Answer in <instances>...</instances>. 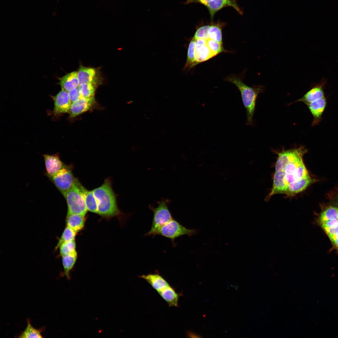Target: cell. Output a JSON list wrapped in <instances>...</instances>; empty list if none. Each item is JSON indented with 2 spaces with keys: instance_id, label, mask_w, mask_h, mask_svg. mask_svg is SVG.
Here are the masks:
<instances>
[{
  "instance_id": "obj_33",
  "label": "cell",
  "mask_w": 338,
  "mask_h": 338,
  "mask_svg": "<svg viewBox=\"0 0 338 338\" xmlns=\"http://www.w3.org/2000/svg\"><path fill=\"white\" fill-rule=\"evenodd\" d=\"M68 93L72 103L77 101L82 97L78 87L68 92Z\"/></svg>"
},
{
  "instance_id": "obj_26",
  "label": "cell",
  "mask_w": 338,
  "mask_h": 338,
  "mask_svg": "<svg viewBox=\"0 0 338 338\" xmlns=\"http://www.w3.org/2000/svg\"><path fill=\"white\" fill-rule=\"evenodd\" d=\"M27 326L24 330L18 336L19 338H42L41 332L42 329H37L31 325L30 321L27 320Z\"/></svg>"
},
{
  "instance_id": "obj_4",
  "label": "cell",
  "mask_w": 338,
  "mask_h": 338,
  "mask_svg": "<svg viewBox=\"0 0 338 338\" xmlns=\"http://www.w3.org/2000/svg\"><path fill=\"white\" fill-rule=\"evenodd\" d=\"M170 202V199L162 198L157 202L158 205L156 207L149 205L153 213V218L151 229L146 236H155L156 233L160 228L173 219L168 208Z\"/></svg>"
},
{
  "instance_id": "obj_31",
  "label": "cell",
  "mask_w": 338,
  "mask_h": 338,
  "mask_svg": "<svg viewBox=\"0 0 338 338\" xmlns=\"http://www.w3.org/2000/svg\"><path fill=\"white\" fill-rule=\"evenodd\" d=\"M207 41L209 48L215 56L221 53L226 51L223 47V44L209 38Z\"/></svg>"
},
{
  "instance_id": "obj_27",
  "label": "cell",
  "mask_w": 338,
  "mask_h": 338,
  "mask_svg": "<svg viewBox=\"0 0 338 338\" xmlns=\"http://www.w3.org/2000/svg\"><path fill=\"white\" fill-rule=\"evenodd\" d=\"M76 233L73 230L66 226L55 247V250L59 248L62 243L75 240Z\"/></svg>"
},
{
  "instance_id": "obj_24",
  "label": "cell",
  "mask_w": 338,
  "mask_h": 338,
  "mask_svg": "<svg viewBox=\"0 0 338 338\" xmlns=\"http://www.w3.org/2000/svg\"><path fill=\"white\" fill-rule=\"evenodd\" d=\"M196 40L193 37L189 43L187 53V59L184 69H190L196 65L195 47Z\"/></svg>"
},
{
  "instance_id": "obj_30",
  "label": "cell",
  "mask_w": 338,
  "mask_h": 338,
  "mask_svg": "<svg viewBox=\"0 0 338 338\" xmlns=\"http://www.w3.org/2000/svg\"><path fill=\"white\" fill-rule=\"evenodd\" d=\"M338 214V208L330 207L321 214V222L332 219H337Z\"/></svg>"
},
{
  "instance_id": "obj_14",
  "label": "cell",
  "mask_w": 338,
  "mask_h": 338,
  "mask_svg": "<svg viewBox=\"0 0 338 338\" xmlns=\"http://www.w3.org/2000/svg\"><path fill=\"white\" fill-rule=\"evenodd\" d=\"M77 72L79 84L91 83L98 85L99 83L98 70L96 69L80 65Z\"/></svg>"
},
{
  "instance_id": "obj_19",
  "label": "cell",
  "mask_w": 338,
  "mask_h": 338,
  "mask_svg": "<svg viewBox=\"0 0 338 338\" xmlns=\"http://www.w3.org/2000/svg\"><path fill=\"white\" fill-rule=\"evenodd\" d=\"M85 216L78 214L67 213L66 219V226L77 233L84 228L85 221Z\"/></svg>"
},
{
  "instance_id": "obj_2",
  "label": "cell",
  "mask_w": 338,
  "mask_h": 338,
  "mask_svg": "<svg viewBox=\"0 0 338 338\" xmlns=\"http://www.w3.org/2000/svg\"><path fill=\"white\" fill-rule=\"evenodd\" d=\"M226 80L234 84L240 91L242 100L246 109L247 114V125H251L254 113L256 100L259 94L264 90V87L261 85L250 87L245 84L242 80L235 75H230Z\"/></svg>"
},
{
  "instance_id": "obj_18",
  "label": "cell",
  "mask_w": 338,
  "mask_h": 338,
  "mask_svg": "<svg viewBox=\"0 0 338 338\" xmlns=\"http://www.w3.org/2000/svg\"><path fill=\"white\" fill-rule=\"evenodd\" d=\"M140 277L147 281L158 292L170 285L166 280L158 273L142 275Z\"/></svg>"
},
{
  "instance_id": "obj_23",
  "label": "cell",
  "mask_w": 338,
  "mask_h": 338,
  "mask_svg": "<svg viewBox=\"0 0 338 338\" xmlns=\"http://www.w3.org/2000/svg\"><path fill=\"white\" fill-rule=\"evenodd\" d=\"M223 25L222 23L209 24L208 29V38L223 44L222 28Z\"/></svg>"
},
{
  "instance_id": "obj_12",
  "label": "cell",
  "mask_w": 338,
  "mask_h": 338,
  "mask_svg": "<svg viewBox=\"0 0 338 338\" xmlns=\"http://www.w3.org/2000/svg\"><path fill=\"white\" fill-rule=\"evenodd\" d=\"M54 101V113L60 114L68 112L72 103L68 92L62 90L53 97Z\"/></svg>"
},
{
  "instance_id": "obj_15",
  "label": "cell",
  "mask_w": 338,
  "mask_h": 338,
  "mask_svg": "<svg viewBox=\"0 0 338 338\" xmlns=\"http://www.w3.org/2000/svg\"><path fill=\"white\" fill-rule=\"evenodd\" d=\"M326 104V100L324 97L306 105L313 117L312 126L318 125L320 122Z\"/></svg>"
},
{
  "instance_id": "obj_13",
  "label": "cell",
  "mask_w": 338,
  "mask_h": 338,
  "mask_svg": "<svg viewBox=\"0 0 338 338\" xmlns=\"http://www.w3.org/2000/svg\"><path fill=\"white\" fill-rule=\"evenodd\" d=\"M196 40V65L215 56L208 46L207 39H198Z\"/></svg>"
},
{
  "instance_id": "obj_8",
  "label": "cell",
  "mask_w": 338,
  "mask_h": 338,
  "mask_svg": "<svg viewBox=\"0 0 338 338\" xmlns=\"http://www.w3.org/2000/svg\"><path fill=\"white\" fill-rule=\"evenodd\" d=\"M95 103L94 96L88 98L82 97L72 103L68 113L71 117H75L90 110Z\"/></svg>"
},
{
  "instance_id": "obj_25",
  "label": "cell",
  "mask_w": 338,
  "mask_h": 338,
  "mask_svg": "<svg viewBox=\"0 0 338 338\" xmlns=\"http://www.w3.org/2000/svg\"><path fill=\"white\" fill-rule=\"evenodd\" d=\"M84 198L87 210L97 214L98 204L93 190H87L85 194Z\"/></svg>"
},
{
  "instance_id": "obj_21",
  "label": "cell",
  "mask_w": 338,
  "mask_h": 338,
  "mask_svg": "<svg viewBox=\"0 0 338 338\" xmlns=\"http://www.w3.org/2000/svg\"><path fill=\"white\" fill-rule=\"evenodd\" d=\"M158 292L169 306H177L179 295L170 285Z\"/></svg>"
},
{
  "instance_id": "obj_7",
  "label": "cell",
  "mask_w": 338,
  "mask_h": 338,
  "mask_svg": "<svg viewBox=\"0 0 338 338\" xmlns=\"http://www.w3.org/2000/svg\"><path fill=\"white\" fill-rule=\"evenodd\" d=\"M307 150L302 146L299 147L277 152L278 158L275 165V172L283 171L286 165L292 160L303 156Z\"/></svg>"
},
{
  "instance_id": "obj_38",
  "label": "cell",
  "mask_w": 338,
  "mask_h": 338,
  "mask_svg": "<svg viewBox=\"0 0 338 338\" xmlns=\"http://www.w3.org/2000/svg\"></svg>"
},
{
  "instance_id": "obj_17",
  "label": "cell",
  "mask_w": 338,
  "mask_h": 338,
  "mask_svg": "<svg viewBox=\"0 0 338 338\" xmlns=\"http://www.w3.org/2000/svg\"><path fill=\"white\" fill-rule=\"evenodd\" d=\"M59 80L62 90L67 92L78 88L79 85L77 71L68 73L59 78Z\"/></svg>"
},
{
  "instance_id": "obj_6",
  "label": "cell",
  "mask_w": 338,
  "mask_h": 338,
  "mask_svg": "<svg viewBox=\"0 0 338 338\" xmlns=\"http://www.w3.org/2000/svg\"><path fill=\"white\" fill-rule=\"evenodd\" d=\"M70 168L65 165L57 174L50 178L63 196L72 187L77 179L74 177Z\"/></svg>"
},
{
  "instance_id": "obj_34",
  "label": "cell",
  "mask_w": 338,
  "mask_h": 338,
  "mask_svg": "<svg viewBox=\"0 0 338 338\" xmlns=\"http://www.w3.org/2000/svg\"><path fill=\"white\" fill-rule=\"evenodd\" d=\"M323 229L326 228H334L338 226V220L337 219L327 220L321 222Z\"/></svg>"
},
{
  "instance_id": "obj_10",
  "label": "cell",
  "mask_w": 338,
  "mask_h": 338,
  "mask_svg": "<svg viewBox=\"0 0 338 338\" xmlns=\"http://www.w3.org/2000/svg\"><path fill=\"white\" fill-rule=\"evenodd\" d=\"M289 183L285 179V173L284 171L275 172L274 174L273 187L269 194L266 198L269 200L273 195L279 194H285Z\"/></svg>"
},
{
  "instance_id": "obj_1",
  "label": "cell",
  "mask_w": 338,
  "mask_h": 338,
  "mask_svg": "<svg viewBox=\"0 0 338 338\" xmlns=\"http://www.w3.org/2000/svg\"><path fill=\"white\" fill-rule=\"evenodd\" d=\"M111 184L110 179L107 178L101 186L93 190L98 204L97 214L106 218L122 214L118 207Z\"/></svg>"
},
{
  "instance_id": "obj_5",
  "label": "cell",
  "mask_w": 338,
  "mask_h": 338,
  "mask_svg": "<svg viewBox=\"0 0 338 338\" xmlns=\"http://www.w3.org/2000/svg\"><path fill=\"white\" fill-rule=\"evenodd\" d=\"M197 233L195 229H189L174 219L160 228L156 233L155 236L160 235L170 239L173 245L176 238L185 235L189 236Z\"/></svg>"
},
{
  "instance_id": "obj_35",
  "label": "cell",
  "mask_w": 338,
  "mask_h": 338,
  "mask_svg": "<svg viewBox=\"0 0 338 338\" xmlns=\"http://www.w3.org/2000/svg\"><path fill=\"white\" fill-rule=\"evenodd\" d=\"M323 229L328 235H333L338 233V226L334 228H326Z\"/></svg>"
},
{
  "instance_id": "obj_29",
  "label": "cell",
  "mask_w": 338,
  "mask_h": 338,
  "mask_svg": "<svg viewBox=\"0 0 338 338\" xmlns=\"http://www.w3.org/2000/svg\"><path fill=\"white\" fill-rule=\"evenodd\" d=\"M60 255L62 257L66 255L76 251V243L75 240L62 243L59 248Z\"/></svg>"
},
{
  "instance_id": "obj_16",
  "label": "cell",
  "mask_w": 338,
  "mask_h": 338,
  "mask_svg": "<svg viewBox=\"0 0 338 338\" xmlns=\"http://www.w3.org/2000/svg\"><path fill=\"white\" fill-rule=\"evenodd\" d=\"M314 181L309 174L300 180L289 183L284 194L288 197L295 195L306 189Z\"/></svg>"
},
{
  "instance_id": "obj_36",
  "label": "cell",
  "mask_w": 338,
  "mask_h": 338,
  "mask_svg": "<svg viewBox=\"0 0 338 338\" xmlns=\"http://www.w3.org/2000/svg\"><path fill=\"white\" fill-rule=\"evenodd\" d=\"M330 240L332 241V242H333L334 244L335 245V246L336 247L338 248V239L336 238H334V239H331V240Z\"/></svg>"
},
{
  "instance_id": "obj_22",
  "label": "cell",
  "mask_w": 338,
  "mask_h": 338,
  "mask_svg": "<svg viewBox=\"0 0 338 338\" xmlns=\"http://www.w3.org/2000/svg\"><path fill=\"white\" fill-rule=\"evenodd\" d=\"M62 257L64 270L63 275L65 276L68 280H70L71 279L70 272L76 263L77 258V252L76 251L72 253Z\"/></svg>"
},
{
  "instance_id": "obj_32",
  "label": "cell",
  "mask_w": 338,
  "mask_h": 338,
  "mask_svg": "<svg viewBox=\"0 0 338 338\" xmlns=\"http://www.w3.org/2000/svg\"><path fill=\"white\" fill-rule=\"evenodd\" d=\"M209 25H203L199 27L196 31L193 37L196 39L208 38V29Z\"/></svg>"
},
{
  "instance_id": "obj_28",
  "label": "cell",
  "mask_w": 338,
  "mask_h": 338,
  "mask_svg": "<svg viewBox=\"0 0 338 338\" xmlns=\"http://www.w3.org/2000/svg\"><path fill=\"white\" fill-rule=\"evenodd\" d=\"M97 85L91 83L79 84L78 88L82 97L85 98L94 96Z\"/></svg>"
},
{
  "instance_id": "obj_11",
  "label": "cell",
  "mask_w": 338,
  "mask_h": 338,
  "mask_svg": "<svg viewBox=\"0 0 338 338\" xmlns=\"http://www.w3.org/2000/svg\"><path fill=\"white\" fill-rule=\"evenodd\" d=\"M43 156L46 174L50 178L55 175L65 166L58 155L44 154Z\"/></svg>"
},
{
  "instance_id": "obj_3",
  "label": "cell",
  "mask_w": 338,
  "mask_h": 338,
  "mask_svg": "<svg viewBox=\"0 0 338 338\" xmlns=\"http://www.w3.org/2000/svg\"><path fill=\"white\" fill-rule=\"evenodd\" d=\"M86 190L77 178L73 186L63 196L67 204V213L85 216L88 210L84 198Z\"/></svg>"
},
{
  "instance_id": "obj_20",
  "label": "cell",
  "mask_w": 338,
  "mask_h": 338,
  "mask_svg": "<svg viewBox=\"0 0 338 338\" xmlns=\"http://www.w3.org/2000/svg\"><path fill=\"white\" fill-rule=\"evenodd\" d=\"M325 97L322 87L317 86L312 88L299 99L294 102H303L306 105Z\"/></svg>"
},
{
  "instance_id": "obj_9",
  "label": "cell",
  "mask_w": 338,
  "mask_h": 338,
  "mask_svg": "<svg viewBox=\"0 0 338 338\" xmlns=\"http://www.w3.org/2000/svg\"><path fill=\"white\" fill-rule=\"evenodd\" d=\"M205 6L208 10L212 20L217 12L223 8L227 7H232L239 14H243L242 11L237 4V0H213Z\"/></svg>"
},
{
  "instance_id": "obj_37",
  "label": "cell",
  "mask_w": 338,
  "mask_h": 338,
  "mask_svg": "<svg viewBox=\"0 0 338 338\" xmlns=\"http://www.w3.org/2000/svg\"><path fill=\"white\" fill-rule=\"evenodd\" d=\"M189 335L190 336V337H200V336H198V335H196V334L193 333H189Z\"/></svg>"
}]
</instances>
